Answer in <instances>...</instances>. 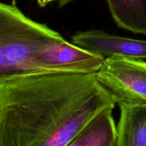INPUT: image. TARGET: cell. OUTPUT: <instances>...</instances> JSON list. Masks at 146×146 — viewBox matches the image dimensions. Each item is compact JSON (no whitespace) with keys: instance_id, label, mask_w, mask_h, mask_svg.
<instances>
[{"instance_id":"1","label":"cell","mask_w":146,"mask_h":146,"mask_svg":"<svg viewBox=\"0 0 146 146\" xmlns=\"http://www.w3.org/2000/svg\"><path fill=\"white\" fill-rule=\"evenodd\" d=\"M116 103L96 74L0 76V146H66Z\"/></svg>"},{"instance_id":"2","label":"cell","mask_w":146,"mask_h":146,"mask_svg":"<svg viewBox=\"0 0 146 146\" xmlns=\"http://www.w3.org/2000/svg\"><path fill=\"white\" fill-rule=\"evenodd\" d=\"M62 37L46 24L27 17L14 4H0V76L33 74V58L41 47Z\"/></svg>"},{"instance_id":"3","label":"cell","mask_w":146,"mask_h":146,"mask_svg":"<svg viewBox=\"0 0 146 146\" xmlns=\"http://www.w3.org/2000/svg\"><path fill=\"white\" fill-rule=\"evenodd\" d=\"M96 76L118 105L146 103V62L142 59L107 57Z\"/></svg>"},{"instance_id":"4","label":"cell","mask_w":146,"mask_h":146,"mask_svg":"<svg viewBox=\"0 0 146 146\" xmlns=\"http://www.w3.org/2000/svg\"><path fill=\"white\" fill-rule=\"evenodd\" d=\"M105 58L62 36L51 40L37 51L33 58V74H96Z\"/></svg>"},{"instance_id":"5","label":"cell","mask_w":146,"mask_h":146,"mask_svg":"<svg viewBox=\"0 0 146 146\" xmlns=\"http://www.w3.org/2000/svg\"><path fill=\"white\" fill-rule=\"evenodd\" d=\"M71 42L104 58L118 56L146 59V40L121 36L104 30L78 31L71 36Z\"/></svg>"},{"instance_id":"6","label":"cell","mask_w":146,"mask_h":146,"mask_svg":"<svg viewBox=\"0 0 146 146\" xmlns=\"http://www.w3.org/2000/svg\"><path fill=\"white\" fill-rule=\"evenodd\" d=\"M118 106L116 146H146V103Z\"/></svg>"},{"instance_id":"7","label":"cell","mask_w":146,"mask_h":146,"mask_svg":"<svg viewBox=\"0 0 146 146\" xmlns=\"http://www.w3.org/2000/svg\"><path fill=\"white\" fill-rule=\"evenodd\" d=\"M113 109H106L91 120L66 146H116L117 125Z\"/></svg>"},{"instance_id":"8","label":"cell","mask_w":146,"mask_h":146,"mask_svg":"<svg viewBox=\"0 0 146 146\" xmlns=\"http://www.w3.org/2000/svg\"><path fill=\"white\" fill-rule=\"evenodd\" d=\"M106 2L118 27L146 35V0H106Z\"/></svg>"},{"instance_id":"9","label":"cell","mask_w":146,"mask_h":146,"mask_svg":"<svg viewBox=\"0 0 146 146\" xmlns=\"http://www.w3.org/2000/svg\"><path fill=\"white\" fill-rule=\"evenodd\" d=\"M74 1L75 0H58V7H64Z\"/></svg>"},{"instance_id":"10","label":"cell","mask_w":146,"mask_h":146,"mask_svg":"<svg viewBox=\"0 0 146 146\" xmlns=\"http://www.w3.org/2000/svg\"><path fill=\"white\" fill-rule=\"evenodd\" d=\"M54 1H55V0H37V3L39 5V7H44Z\"/></svg>"}]
</instances>
